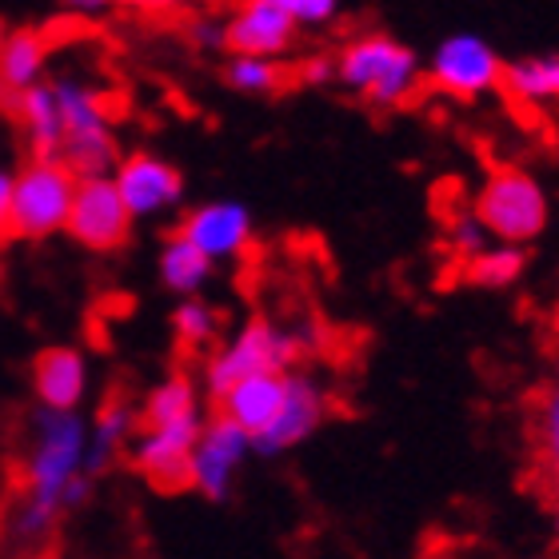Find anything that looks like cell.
Returning <instances> with one entry per match:
<instances>
[{"mask_svg": "<svg viewBox=\"0 0 559 559\" xmlns=\"http://www.w3.org/2000/svg\"><path fill=\"white\" fill-rule=\"evenodd\" d=\"M88 424L76 412L40 408L28 431L21 488L9 508V536L24 548L45 544L64 512L88 496Z\"/></svg>", "mask_w": 559, "mask_h": 559, "instance_id": "cell-1", "label": "cell"}, {"mask_svg": "<svg viewBox=\"0 0 559 559\" xmlns=\"http://www.w3.org/2000/svg\"><path fill=\"white\" fill-rule=\"evenodd\" d=\"M200 428H204V404H200V388L188 376H168L164 384L152 388L144 412L136 416V436L129 443L140 476L160 488H185Z\"/></svg>", "mask_w": 559, "mask_h": 559, "instance_id": "cell-2", "label": "cell"}, {"mask_svg": "<svg viewBox=\"0 0 559 559\" xmlns=\"http://www.w3.org/2000/svg\"><path fill=\"white\" fill-rule=\"evenodd\" d=\"M336 84L372 108H404L424 84V60L396 36L364 33L336 52Z\"/></svg>", "mask_w": 559, "mask_h": 559, "instance_id": "cell-3", "label": "cell"}, {"mask_svg": "<svg viewBox=\"0 0 559 559\" xmlns=\"http://www.w3.org/2000/svg\"><path fill=\"white\" fill-rule=\"evenodd\" d=\"M60 105V152L76 176H108L117 168V124H112V105L105 88L81 81V76H60L52 81Z\"/></svg>", "mask_w": 559, "mask_h": 559, "instance_id": "cell-4", "label": "cell"}, {"mask_svg": "<svg viewBox=\"0 0 559 559\" xmlns=\"http://www.w3.org/2000/svg\"><path fill=\"white\" fill-rule=\"evenodd\" d=\"M296 356H300L296 328L272 324V320H248L245 328H236L233 336L212 348V356L204 360V388L212 396H221L224 388H233L245 376L288 372Z\"/></svg>", "mask_w": 559, "mask_h": 559, "instance_id": "cell-5", "label": "cell"}, {"mask_svg": "<svg viewBox=\"0 0 559 559\" xmlns=\"http://www.w3.org/2000/svg\"><path fill=\"white\" fill-rule=\"evenodd\" d=\"M472 209H476L479 224L488 228L491 240H503V245H527V240H536L548 228V216H551L548 192L524 168H496L484 180Z\"/></svg>", "mask_w": 559, "mask_h": 559, "instance_id": "cell-6", "label": "cell"}, {"mask_svg": "<svg viewBox=\"0 0 559 559\" xmlns=\"http://www.w3.org/2000/svg\"><path fill=\"white\" fill-rule=\"evenodd\" d=\"M81 176L57 156H36L12 176V216L9 233L16 236H52L69 224L72 192Z\"/></svg>", "mask_w": 559, "mask_h": 559, "instance_id": "cell-7", "label": "cell"}, {"mask_svg": "<svg viewBox=\"0 0 559 559\" xmlns=\"http://www.w3.org/2000/svg\"><path fill=\"white\" fill-rule=\"evenodd\" d=\"M503 60L479 33L443 36L436 52L424 64V81H431L443 96L455 100H479L500 88Z\"/></svg>", "mask_w": 559, "mask_h": 559, "instance_id": "cell-8", "label": "cell"}, {"mask_svg": "<svg viewBox=\"0 0 559 559\" xmlns=\"http://www.w3.org/2000/svg\"><path fill=\"white\" fill-rule=\"evenodd\" d=\"M252 455V436L228 416L204 419L200 440L188 460V488H197L209 500H224L240 479V467Z\"/></svg>", "mask_w": 559, "mask_h": 559, "instance_id": "cell-9", "label": "cell"}, {"mask_svg": "<svg viewBox=\"0 0 559 559\" xmlns=\"http://www.w3.org/2000/svg\"><path fill=\"white\" fill-rule=\"evenodd\" d=\"M64 228H69L84 248H96V252H108V248L124 245V236H129V228H132V212H129V204L120 200L112 173L81 176V180H76L69 224H64Z\"/></svg>", "mask_w": 559, "mask_h": 559, "instance_id": "cell-10", "label": "cell"}, {"mask_svg": "<svg viewBox=\"0 0 559 559\" xmlns=\"http://www.w3.org/2000/svg\"><path fill=\"white\" fill-rule=\"evenodd\" d=\"M328 416V392L316 384L308 372H296L288 368L284 372V396H280V408L272 416V424L264 431L252 436V452L260 455H280L300 448L308 436H312Z\"/></svg>", "mask_w": 559, "mask_h": 559, "instance_id": "cell-11", "label": "cell"}, {"mask_svg": "<svg viewBox=\"0 0 559 559\" xmlns=\"http://www.w3.org/2000/svg\"><path fill=\"white\" fill-rule=\"evenodd\" d=\"M112 180H117L120 200L129 204L132 221L136 216H160V212L176 209L185 197L180 173L164 156H152V152H132V156L117 160Z\"/></svg>", "mask_w": 559, "mask_h": 559, "instance_id": "cell-12", "label": "cell"}, {"mask_svg": "<svg viewBox=\"0 0 559 559\" xmlns=\"http://www.w3.org/2000/svg\"><path fill=\"white\" fill-rule=\"evenodd\" d=\"M296 21L276 0H236V9L224 16V45L248 57H284L296 45Z\"/></svg>", "mask_w": 559, "mask_h": 559, "instance_id": "cell-13", "label": "cell"}, {"mask_svg": "<svg viewBox=\"0 0 559 559\" xmlns=\"http://www.w3.org/2000/svg\"><path fill=\"white\" fill-rule=\"evenodd\" d=\"M180 236H188L204 257L216 260H236L245 257L252 245V212L240 200H209L185 216Z\"/></svg>", "mask_w": 559, "mask_h": 559, "instance_id": "cell-14", "label": "cell"}, {"mask_svg": "<svg viewBox=\"0 0 559 559\" xmlns=\"http://www.w3.org/2000/svg\"><path fill=\"white\" fill-rule=\"evenodd\" d=\"M280 396H284V372H264V376H245L236 380L233 388H224L216 404H221V416H228L233 424L257 436L272 424L280 408Z\"/></svg>", "mask_w": 559, "mask_h": 559, "instance_id": "cell-15", "label": "cell"}, {"mask_svg": "<svg viewBox=\"0 0 559 559\" xmlns=\"http://www.w3.org/2000/svg\"><path fill=\"white\" fill-rule=\"evenodd\" d=\"M36 396L45 408L57 412H76L81 408L84 392H88V364L81 352L72 348H52L36 360Z\"/></svg>", "mask_w": 559, "mask_h": 559, "instance_id": "cell-16", "label": "cell"}, {"mask_svg": "<svg viewBox=\"0 0 559 559\" xmlns=\"http://www.w3.org/2000/svg\"><path fill=\"white\" fill-rule=\"evenodd\" d=\"M500 88L508 100L527 112H544L559 105V52H539V57H520L503 64Z\"/></svg>", "mask_w": 559, "mask_h": 559, "instance_id": "cell-17", "label": "cell"}, {"mask_svg": "<svg viewBox=\"0 0 559 559\" xmlns=\"http://www.w3.org/2000/svg\"><path fill=\"white\" fill-rule=\"evenodd\" d=\"M48 69V40L36 28H21V33L4 36L0 48V93L21 96L24 88L45 81Z\"/></svg>", "mask_w": 559, "mask_h": 559, "instance_id": "cell-18", "label": "cell"}, {"mask_svg": "<svg viewBox=\"0 0 559 559\" xmlns=\"http://www.w3.org/2000/svg\"><path fill=\"white\" fill-rule=\"evenodd\" d=\"M12 108H16V120H21L24 136L33 144L36 156H57L60 152V105H57V88L48 81L24 88L21 96H12Z\"/></svg>", "mask_w": 559, "mask_h": 559, "instance_id": "cell-19", "label": "cell"}, {"mask_svg": "<svg viewBox=\"0 0 559 559\" xmlns=\"http://www.w3.org/2000/svg\"><path fill=\"white\" fill-rule=\"evenodd\" d=\"M132 436H136V412L124 400H112L96 412V419L88 424V467H93V476L105 472L129 448Z\"/></svg>", "mask_w": 559, "mask_h": 559, "instance_id": "cell-20", "label": "cell"}, {"mask_svg": "<svg viewBox=\"0 0 559 559\" xmlns=\"http://www.w3.org/2000/svg\"><path fill=\"white\" fill-rule=\"evenodd\" d=\"M212 276V260L200 252L188 236L176 233L160 252V280L164 288H173L176 296H197Z\"/></svg>", "mask_w": 559, "mask_h": 559, "instance_id": "cell-21", "label": "cell"}, {"mask_svg": "<svg viewBox=\"0 0 559 559\" xmlns=\"http://www.w3.org/2000/svg\"><path fill=\"white\" fill-rule=\"evenodd\" d=\"M532 443H536L539 479L559 472V368L551 380L539 388L536 412H532Z\"/></svg>", "mask_w": 559, "mask_h": 559, "instance_id": "cell-22", "label": "cell"}, {"mask_svg": "<svg viewBox=\"0 0 559 559\" xmlns=\"http://www.w3.org/2000/svg\"><path fill=\"white\" fill-rule=\"evenodd\" d=\"M467 280L476 288H508L524 276V248L520 245H503V240H488L476 257L464 264Z\"/></svg>", "mask_w": 559, "mask_h": 559, "instance_id": "cell-23", "label": "cell"}, {"mask_svg": "<svg viewBox=\"0 0 559 559\" xmlns=\"http://www.w3.org/2000/svg\"><path fill=\"white\" fill-rule=\"evenodd\" d=\"M224 81L233 84L236 93L248 96H272L284 88V64L276 57H248V52H233Z\"/></svg>", "mask_w": 559, "mask_h": 559, "instance_id": "cell-24", "label": "cell"}, {"mask_svg": "<svg viewBox=\"0 0 559 559\" xmlns=\"http://www.w3.org/2000/svg\"><path fill=\"white\" fill-rule=\"evenodd\" d=\"M173 332L185 348H209L212 340L221 336V316H216L212 304L197 300V296H185L180 308L173 312Z\"/></svg>", "mask_w": 559, "mask_h": 559, "instance_id": "cell-25", "label": "cell"}, {"mask_svg": "<svg viewBox=\"0 0 559 559\" xmlns=\"http://www.w3.org/2000/svg\"><path fill=\"white\" fill-rule=\"evenodd\" d=\"M488 240H491V236H488V228L479 224L476 209L448 212V221H443V248H448V252H452L460 264H467V260L476 257V252L488 245Z\"/></svg>", "mask_w": 559, "mask_h": 559, "instance_id": "cell-26", "label": "cell"}, {"mask_svg": "<svg viewBox=\"0 0 559 559\" xmlns=\"http://www.w3.org/2000/svg\"><path fill=\"white\" fill-rule=\"evenodd\" d=\"M276 4L296 21V28H324L340 12V0H276Z\"/></svg>", "mask_w": 559, "mask_h": 559, "instance_id": "cell-27", "label": "cell"}, {"mask_svg": "<svg viewBox=\"0 0 559 559\" xmlns=\"http://www.w3.org/2000/svg\"><path fill=\"white\" fill-rule=\"evenodd\" d=\"M188 40L197 48H204V52H212V48H228L224 45V21L221 16H212V12H197L192 21H188Z\"/></svg>", "mask_w": 559, "mask_h": 559, "instance_id": "cell-28", "label": "cell"}, {"mask_svg": "<svg viewBox=\"0 0 559 559\" xmlns=\"http://www.w3.org/2000/svg\"><path fill=\"white\" fill-rule=\"evenodd\" d=\"M120 9H140V12H180V9H204L212 0H112Z\"/></svg>", "mask_w": 559, "mask_h": 559, "instance_id": "cell-29", "label": "cell"}, {"mask_svg": "<svg viewBox=\"0 0 559 559\" xmlns=\"http://www.w3.org/2000/svg\"><path fill=\"white\" fill-rule=\"evenodd\" d=\"M300 76H304L308 84H328V81H336V57H312V60H304Z\"/></svg>", "mask_w": 559, "mask_h": 559, "instance_id": "cell-30", "label": "cell"}, {"mask_svg": "<svg viewBox=\"0 0 559 559\" xmlns=\"http://www.w3.org/2000/svg\"><path fill=\"white\" fill-rule=\"evenodd\" d=\"M9 216H12V173L0 168V233H9Z\"/></svg>", "mask_w": 559, "mask_h": 559, "instance_id": "cell-31", "label": "cell"}, {"mask_svg": "<svg viewBox=\"0 0 559 559\" xmlns=\"http://www.w3.org/2000/svg\"><path fill=\"white\" fill-rule=\"evenodd\" d=\"M69 12H76V16H100V12L112 9V0H60Z\"/></svg>", "mask_w": 559, "mask_h": 559, "instance_id": "cell-32", "label": "cell"}, {"mask_svg": "<svg viewBox=\"0 0 559 559\" xmlns=\"http://www.w3.org/2000/svg\"><path fill=\"white\" fill-rule=\"evenodd\" d=\"M544 488H548V496L556 500V508H559V472H551V476H544Z\"/></svg>", "mask_w": 559, "mask_h": 559, "instance_id": "cell-33", "label": "cell"}, {"mask_svg": "<svg viewBox=\"0 0 559 559\" xmlns=\"http://www.w3.org/2000/svg\"><path fill=\"white\" fill-rule=\"evenodd\" d=\"M4 36H9V33H4V21H0V48H4Z\"/></svg>", "mask_w": 559, "mask_h": 559, "instance_id": "cell-34", "label": "cell"}]
</instances>
